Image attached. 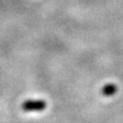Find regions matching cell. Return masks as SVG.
I'll use <instances>...</instances> for the list:
<instances>
[{
  "label": "cell",
  "mask_w": 123,
  "mask_h": 123,
  "mask_svg": "<svg viewBox=\"0 0 123 123\" xmlns=\"http://www.w3.org/2000/svg\"><path fill=\"white\" fill-rule=\"evenodd\" d=\"M47 108V102L42 99H27L22 104L25 111H43Z\"/></svg>",
  "instance_id": "1"
},
{
  "label": "cell",
  "mask_w": 123,
  "mask_h": 123,
  "mask_svg": "<svg viewBox=\"0 0 123 123\" xmlns=\"http://www.w3.org/2000/svg\"><path fill=\"white\" fill-rule=\"evenodd\" d=\"M118 91V87L113 83L106 84L105 86L101 89V93L106 96V97H110V96H113L115 93Z\"/></svg>",
  "instance_id": "2"
}]
</instances>
